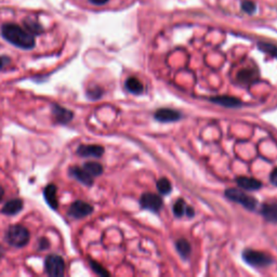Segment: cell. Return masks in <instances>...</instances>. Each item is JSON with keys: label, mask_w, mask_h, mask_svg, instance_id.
I'll return each mask as SVG.
<instances>
[{"label": "cell", "mask_w": 277, "mask_h": 277, "mask_svg": "<svg viewBox=\"0 0 277 277\" xmlns=\"http://www.w3.org/2000/svg\"><path fill=\"white\" fill-rule=\"evenodd\" d=\"M126 88L128 89L129 92H131V93H134V94H141L144 89L142 83H141L139 79H137L135 77H130L127 79Z\"/></svg>", "instance_id": "e0dca14e"}, {"label": "cell", "mask_w": 277, "mask_h": 277, "mask_svg": "<svg viewBox=\"0 0 277 277\" xmlns=\"http://www.w3.org/2000/svg\"><path fill=\"white\" fill-rule=\"evenodd\" d=\"M102 93H103L102 89L98 87L89 88L87 91V95L89 98H91V100H97V98H100L102 96Z\"/></svg>", "instance_id": "d4e9b609"}, {"label": "cell", "mask_w": 277, "mask_h": 277, "mask_svg": "<svg viewBox=\"0 0 277 277\" xmlns=\"http://www.w3.org/2000/svg\"><path fill=\"white\" fill-rule=\"evenodd\" d=\"M1 35L11 45L23 49V50H30L36 45L34 35L15 24H3Z\"/></svg>", "instance_id": "6da1fadb"}, {"label": "cell", "mask_w": 277, "mask_h": 277, "mask_svg": "<svg viewBox=\"0 0 277 277\" xmlns=\"http://www.w3.org/2000/svg\"><path fill=\"white\" fill-rule=\"evenodd\" d=\"M84 169L87 171L88 174L92 177H97V176H101L103 174L102 165H100L98 163H94V162L86 163L84 165Z\"/></svg>", "instance_id": "ac0fdd59"}, {"label": "cell", "mask_w": 277, "mask_h": 277, "mask_svg": "<svg viewBox=\"0 0 277 277\" xmlns=\"http://www.w3.org/2000/svg\"><path fill=\"white\" fill-rule=\"evenodd\" d=\"M155 118L158 121H162V122H171L180 119L181 114L175 109L162 108V109H158L155 113Z\"/></svg>", "instance_id": "7c38bea8"}, {"label": "cell", "mask_w": 277, "mask_h": 277, "mask_svg": "<svg viewBox=\"0 0 277 277\" xmlns=\"http://www.w3.org/2000/svg\"><path fill=\"white\" fill-rule=\"evenodd\" d=\"M140 204L142 206L143 209H147V210L152 211H158L161 210L163 206V199L156 194L153 193H145L141 197Z\"/></svg>", "instance_id": "52a82bcc"}, {"label": "cell", "mask_w": 277, "mask_h": 277, "mask_svg": "<svg viewBox=\"0 0 277 277\" xmlns=\"http://www.w3.org/2000/svg\"><path fill=\"white\" fill-rule=\"evenodd\" d=\"M225 196L232 201L238 202L242 206H244L245 208L249 209V210H254L257 206V201L249 195H247L246 193L242 192V190L236 189V188H229L225 190Z\"/></svg>", "instance_id": "5b68a950"}, {"label": "cell", "mask_w": 277, "mask_h": 277, "mask_svg": "<svg viewBox=\"0 0 277 277\" xmlns=\"http://www.w3.org/2000/svg\"><path fill=\"white\" fill-rule=\"evenodd\" d=\"M10 63V59L8 57H0V71L4 69Z\"/></svg>", "instance_id": "f1b7e54d"}, {"label": "cell", "mask_w": 277, "mask_h": 277, "mask_svg": "<svg viewBox=\"0 0 277 277\" xmlns=\"http://www.w3.org/2000/svg\"><path fill=\"white\" fill-rule=\"evenodd\" d=\"M69 175L78 182H81L87 186H91L93 184V177L90 176L84 168H79L77 166L70 167Z\"/></svg>", "instance_id": "9c48e42d"}, {"label": "cell", "mask_w": 277, "mask_h": 277, "mask_svg": "<svg viewBox=\"0 0 277 277\" xmlns=\"http://www.w3.org/2000/svg\"><path fill=\"white\" fill-rule=\"evenodd\" d=\"M270 180L274 184V185H277V168H275L272 171V174H271V177H270Z\"/></svg>", "instance_id": "f546056e"}, {"label": "cell", "mask_w": 277, "mask_h": 277, "mask_svg": "<svg viewBox=\"0 0 277 277\" xmlns=\"http://www.w3.org/2000/svg\"><path fill=\"white\" fill-rule=\"evenodd\" d=\"M187 206L185 202H184V200L182 199H179L178 200L176 204L174 205V213L176 217L178 218H180L182 217L183 214H186V211H187Z\"/></svg>", "instance_id": "7402d4cb"}, {"label": "cell", "mask_w": 277, "mask_h": 277, "mask_svg": "<svg viewBox=\"0 0 277 277\" xmlns=\"http://www.w3.org/2000/svg\"><path fill=\"white\" fill-rule=\"evenodd\" d=\"M177 249L183 258H187L190 254V250H192L189 243L185 239H180V241L177 242Z\"/></svg>", "instance_id": "ffe728a7"}, {"label": "cell", "mask_w": 277, "mask_h": 277, "mask_svg": "<svg viewBox=\"0 0 277 277\" xmlns=\"http://www.w3.org/2000/svg\"><path fill=\"white\" fill-rule=\"evenodd\" d=\"M259 48L261 49L262 51L271 54L274 58H277V47L276 46L271 45V44H264V42H261V44H259Z\"/></svg>", "instance_id": "cb8c5ba5"}, {"label": "cell", "mask_w": 277, "mask_h": 277, "mask_svg": "<svg viewBox=\"0 0 277 277\" xmlns=\"http://www.w3.org/2000/svg\"><path fill=\"white\" fill-rule=\"evenodd\" d=\"M211 102L219 104V105L226 106V107H238L242 105V102L236 97L233 96H217L212 97Z\"/></svg>", "instance_id": "2e32d148"}, {"label": "cell", "mask_w": 277, "mask_h": 277, "mask_svg": "<svg viewBox=\"0 0 277 277\" xmlns=\"http://www.w3.org/2000/svg\"><path fill=\"white\" fill-rule=\"evenodd\" d=\"M261 213L270 222L277 223V201L264 204L261 208Z\"/></svg>", "instance_id": "9a60e30c"}, {"label": "cell", "mask_w": 277, "mask_h": 277, "mask_svg": "<svg viewBox=\"0 0 277 277\" xmlns=\"http://www.w3.org/2000/svg\"><path fill=\"white\" fill-rule=\"evenodd\" d=\"M5 242H7L12 247L22 248L26 246L30 239L29 231L23 225H11L5 232Z\"/></svg>", "instance_id": "7a4b0ae2"}, {"label": "cell", "mask_w": 277, "mask_h": 277, "mask_svg": "<svg viewBox=\"0 0 277 277\" xmlns=\"http://www.w3.org/2000/svg\"><path fill=\"white\" fill-rule=\"evenodd\" d=\"M49 247H50V243H49L47 238L42 237V238L39 239V241H38V250L42 251V250L48 249Z\"/></svg>", "instance_id": "83f0119b"}, {"label": "cell", "mask_w": 277, "mask_h": 277, "mask_svg": "<svg viewBox=\"0 0 277 277\" xmlns=\"http://www.w3.org/2000/svg\"><path fill=\"white\" fill-rule=\"evenodd\" d=\"M58 187L54 184H48V185L44 189V196L49 205L53 210H57L59 207V201H58Z\"/></svg>", "instance_id": "8fae6325"}, {"label": "cell", "mask_w": 277, "mask_h": 277, "mask_svg": "<svg viewBox=\"0 0 277 277\" xmlns=\"http://www.w3.org/2000/svg\"><path fill=\"white\" fill-rule=\"evenodd\" d=\"M76 153L81 157L100 158L104 154V149L101 145H81Z\"/></svg>", "instance_id": "30bf717a"}, {"label": "cell", "mask_w": 277, "mask_h": 277, "mask_svg": "<svg viewBox=\"0 0 277 277\" xmlns=\"http://www.w3.org/2000/svg\"><path fill=\"white\" fill-rule=\"evenodd\" d=\"M45 269L49 276L62 277L65 272V262L62 257L49 255L45 260Z\"/></svg>", "instance_id": "3957f363"}, {"label": "cell", "mask_w": 277, "mask_h": 277, "mask_svg": "<svg viewBox=\"0 0 277 277\" xmlns=\"http://www.w3.org/2000/svg\"><path fill=\"white\" fill-rule=\"evenodd\" d=\"M52 115L54 120L61 125H67L74 118V113L58 104H52Z\"/></svg>", "instance_id": "ba28073f"}, {"label": "cell", "mask_w": 277, "mask_h": 277, "mask_svg": "<svg viewBox=\"0 0 277 277\" xmlns=\"http://www.w3.org/2000/svg\"><path fill=\"white\" fill-rule=\"evenodd\" d=\"M236 182L239 187H242L246 190H257L262 186V184L259 180L248 177H239L236 179Z\"/></svg>", "instance_id": "5bb4252c"}, {"label": "cell", "mask_w": 277, "mask_h": 277, "mask_svg": "<svg viewBox=\"0 0 277 277\" xmlns=\"http://www.w3.org/2000/svg\"><path fill=\"white\" fill-rule=\"evenodd\" d=\"M3 255H4V249L2 248V246L0 245V259L3 257Z\"/></svg>", "instance_id": "d6a6232c"}, {"label": "cell", "mask_w": 277, "mask_h": 277, "mask_svg": "<svg viewBox=\"0 0 277 277\" xmlns=\"http://www.w3.org/2000/svg\"><path fill=\"white\" fill-rule=\"evenodd\" d=\"M243 258L246 262L255 268H266L273 262V259L269 255L255 250H245Z\"/></svg>", "instance_id": "277c9868"}, {"label": "cell", "mask_w": 277, "mask_h": 277, "mask_svg": "<svg viewBox=\"0 0 277 277\" xmlns=\"http://www.w3.org/2000/svg\"><path fill=\"white\" fill-rule=\"evenodd\" d=\"M3 196H4V190H3V188L1 186H0V201L2 200Z\"/></svg>", "instance_id": "1f68e13d"}, {"label": "cell", "mask_w": 277, "mask_h": 277, "mask_svg": "<svg viewBox=\"0 0 277 277\" xmlns=\"http://www.w3.org/2000/svg\"><path fill=\"white\" fill-rule=\"evenodd\" d=\"M242 8L246 13L252 14L256 11V4H255V2L250 1V0H244V1L242 2Z\"/></svg>", "instance_id": "484cf974"}, {"label": "cell", "mask_w": 277, "mask_h": 277, "mask_svg": "<svg viewBox=\"0 0 277 277\" xmlns=\"http://www.w3.org/2000/svg\"><path fill=\"white\" fill-rule=\"evenodd\" d=\"M157 189L158 192L161 194H169L171 192V183L168 179H166V178H162V179H159L157 182Z\"/></svg>", "instance_id": "44dd1931"}, {"label": "cell", "mask_w": 277, "mask_h": 277, "mask_svg": "<svg viewBox=\"0 0 277 277\" xmlns=\"http://www.w3.org/2000/svg\"><path fill=\"white\" fill-rule=\"evenodd\" d=\"M92 212H93V207L89 205L88 202L76 200L71 205L67 214L73 219H83L85 217H88Z\"/></svg>", "instance_id": "8992f818"}, {"label": "cell", "mask_w": 277, "mask_h": 277, "mask_svg": "<svg viewBox=\"0 0 277 277\" xmlns=\"http://www.w3.org/2000/svg\"><path fill=\"white\" fill-rule=\"evenodd\" d=\"M237 77L239 82H242L244 84H249L255 79V72L250 70H245L239 73V75Z\"/></svg>", "instance_id": "603a6c76"}, {"label": "cell", "mask_w": 277, "mask_h": 277, "mask_svg": "<svg viewBox=\"0 0 277 277\" xmlns=\"http://www.w3.org/2000/svg\"><path fill=\"white\" fill-rule=\"evenodd\" d=\"M91 3L96 4V5H102V4H105L107 3L109 0H89Z\"/></svg>", "instance_id": "4dcf8cb0"}, {"label": "cell", "mask_w": 277, "mask_h": 277, "mask_svg": "<svg viewBox=\"0 0 277 277\" xmlns=\"http://www.w3.org/2000/svg\"><path fill=\"white\" fill-rule=\"evenodd\" d=\"M90 266H91V268H92V270L94 271V272L96 273V274H98V275H102V276H107V275H109V273L107 272V271L104 269L102 266H100V264H98L97 262H94V261H90Z\"/></svg>", "instance_id": "4316f807"}, {"label": "cell", "mask_w": 277, "mask_h": 277, "mask_svg": "<svg viewBox=\"0 0 277 277\" xmlns=\"http://www.w3.org/2000/svg\"><path fill=\"white\" fill-rule=\"evenodd\" d=\"M24 25H25L26 30H28L32 35H40L44 32V28H42L40 24L34 20H30V18H27V20L24 21Z\"/></svg>", "instance_id": "d6986e66"}, {"label": "cell", "mask_w": 277, "mask_h": 277, "mask_svg": "<svg viewBox=\"0 0 277 277\" xmlns=\"http://www.w3.org/2000/svg\"><path fill=\"white\" fill-rule=\"evenodd\" d=\"M24 202L20 198H13L9 200L8 202H5V205L1 209V213L5 215H15L17 213H20L23 210Z\"/></svg>", "instance_id": "4fadbf2b"}]
</instances>
